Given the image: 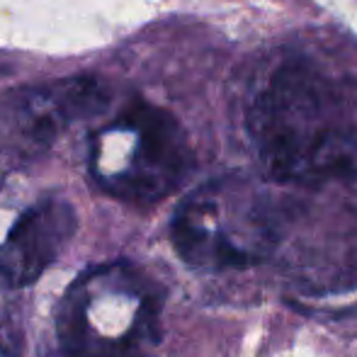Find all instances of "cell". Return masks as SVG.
Here are the masks:
<instances>
[{
	"mask_svg": "<svg viewBox=\"0 0 357 357\" xmlns=\"http://www.w3.org/2000/svg\"><path fill=\"white\" fill-rule=\"evenodd\" d=\"M250 137L268 173L284 183L357 178V124L314 68H280L255 100Z\"/></svg>",
	"mask_w": 357,
	"mask_h": 357,
	"instance_id": "cell-1",
	"label": "cell"
},
{
	"mask_svg": "<svg viewBox=\"0 0 357 357\" xmlns=\"http://www.w3.org/2000/svg\"><path fill=\"white\" fill-rule=\"evenodd\" d=\"M90 168L109 195L153 202L188 175L190 149L180 124L168 112L134 102L98 134Z\"/></svg>",
	"mask_w": 357,
	"mask_h": 357,
	"instance_id": "cell-2",
	"label": "cell"
},
{
	"mask_svg": "<svg viewBox=\"0 0 357 357\" xmlns=\"http://www.w3.org/2000/svg\"><path fill=\"white\" fill-rule=\"evenodd\" d=\"M105 105L107 93L88 75L10 90L0 100V149L32 160L52 149L66 124L93 117Z\"/></svg>",
	"mask_w": 357,
	"mask_h": 357,
	"instance_id": "cell-3",
	"label": "cell"
},
{
	"mask_svg": "<svg viewBox=\"0 0 357 357\" xmlns=\"http://www.w3.org/2000/svg\"><path fill=\"white\" fill-rule=\"evenodd\" d=\"M75 234V209L66 199L44 197L20 214L0 243V278L24 287L61 255Z\"/></svg>",
	"mask_w": 357,
	"mask_h": 357,
	"instance_id": "cell-4",
	"label": "cell"
}]
</instances>
